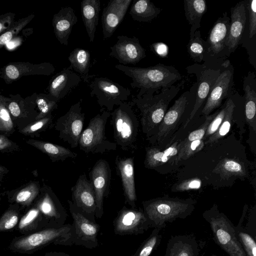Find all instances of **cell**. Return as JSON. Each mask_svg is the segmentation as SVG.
Segmentation results:
<instances>
[{"label": "cell", "instance_id": "6da1fadb", "mask_svg": "<svg viewBox=\"0 0 256 256\" xmlns=\"http://www.w3.org/2000/svg\"><path fill=\"white\" fill-rule=\"evenodd\" d=\"M115 68L132 80V88L140 90L136 96L144 94H153L156 92L170 88L182 78L174 67L158 64L148 68L131 67L118 64Z\"/></svg>", "mask_w": 256, "mask_h": 256}, {"label": "cell", "instance_id": "7a4b0ae2", "mask_svg": "<svg viewBox=\"0 0 256 256\" xmlns=\"http://www.w3.org/2000/svg\"><path fill=\"white\" fill-rule=\"evenodd\" d=\"M180 90V86L174 85L157 94H144L132 100L140 112L142 130L147 138L156 134L170 102Z\"/></svg>", "mask_w": 256, "mask_h": 256}, {"label": "cell", "instance_id": "3957f363", "mask_svg": "<svg viewBox=\"0 0 256 256\" xmlns=\"http://www.w3.org/2000/svg\"><path fill=\"white\" fill-rule=\"evenodd\" d=\"M196 204V201L192 198H158L143 202V211L150 228L161 230L168 222L190 216L194 210Z\"/></svg>", "mask_w": 256, "mask_h": 256}, {"label": "cell", "instance_id": "277c9868", "mask_svg": "<svg viewBox=\"0 0 256 256\" xmlns=\"http://www.w3.org/2000/svg\"><path fill=\"white\" fill-rule=\"evenodd\" d=\"M202 216L210 226L215 242L230 256H246L237 237L235 227L216 204L204 211Z\"/></svg>", "mask_w": 256, "mask_h": 256}, {"label": "cell", "instance_id": "5b68a950", "mask_svg": "<svg viewBox=\"0 0 256 256\" xmlns=\"http://www.w3.org/2000/svg\"><path fill=\"white\" fill-rule=\"evenodd\" d=\"M114 142L124 151L136 148L139 122L132 106L124 102L110 112Z\"/></svg>", "mask_w": 256, "mask_h": 256}, {"label": "cell", "instance_id": "8992f818", "mask_svg": "<svg viewBox=\"0 0 256 256\" xmlns=\"http://www.w3.org/2000/svg\"><path fill=\"white\" fill-rule=\"evenodd\" d=\"M110 116V112L103 110L90 120L78 140L81 150L86 153L104 154L116 149V144L110 141L105 135L106 124Z\"/></svg>", "mask_w": 256, "mask_h": 256}, {"label": "cell", "instance_id": "52a82bcc", "mask_svg": "<svg viewBox=\"0 0 256 256\" xmlns=\"http://www.w3.org/2000/svg\"><path fill=\"white\" fill-rule=\"evenodd\" d=\"M91 96L96 98L98 104L110 112L128 100L130 90L104 77H95L88 84Z\"/></svg>", "mask_w": 256, "mask_h": 256}, {"label": "cell", "instance_id": "ba28073f", "mask_svg": "<svg viewBox=\"0 0 256 256\" xmlns=\"http://www.w3.org/2000/svg\"><path fill=\"white\" fill-rule=\"evenodd\" d=\"M85 114L82 112L80 101L72 104L69 110L57 120L56 128L60 137L72 148L78 146L82 132Z\"/></svg>", "mask_w": 256, "mask_h": 256}, {"label": "cell", "instance_id": "9c48e42d", "mask_svg": "<svg viewBox=\"0 0 256 256\" xmlns=\"http://www.w3.org/2000/svg\"><path fill=\"white\" fill-rule=\"evenodd\" d=\"M70 210L74 219L72 226L73 244L94 248L98 246L97 236L99 226L84 216L70 200H68Z\"/></svg>", "mask_w": 256, "mask_h": 256}, {"label": "cell", "instance_id": "30bf717a", "mask_svg": "<svg viewBox=\"0 0 256 256\" xmlns=\"http://www.w3.org/2000/svg\"><path fill=\"white\" fill-rule=\"evenodd\" d=\"M189 94L188 92L183 93L167 110L156 134L147 138L150 143L162 146L172 136L187 106Z\"/></svg>", "mask_w": 256, "mask_h": 256}, {"label": "cell", "instance_id": "8fae6325", "mask_svg": "<svg viewBox=\"0 0 256 256\" xmlns=\"http://www.w3.org/2000/svg\"><path fill=\"white\" fill-rule=\"evenodd\" d=\"M114 231L120 235L144 234L150 228L148 220L143 210L124 206L114 221Z\"/></svg>", "mask_w": 256, "mask_h": 256}, {"label": "cell", "instance_id": "7c38bea8", "mask_svg": "<svg viewBox=\"0 0 256 256\" xmlns=\"http://www.w3.org/2000/svg\"><path fill=\"white\" fill-rule=\"evenodd\" d=\"M89 176L95 194L96 206L95 216L100 218L103 214L104 198L107 197L110 193L111 170L107 161L103 159L98 160Z\"/></svg>", "mask_w": 256, "mask_h": 256}, {"label": "cell", "instance_id": "4fadbf2b", "mask_svg": "<svg viewBox=\"0 0 256 256\" xmlns=\"http://www.w3.org/2000/svg\"><path fill=\"white\" fill-rule=\"evenodd\" d=\"M116 42L110 46L109 55L121 64H136L146 56V51L137 38L118 36Z\"/></svg>", "mask_w": 256, "mask_h": 256}, {"label": "cell", "instance_id": "5bb4252c", "mask_svg": "<svg viewBox=\"0 0 256 256\" xmlns=\"http://www.w3.org/2000/svg\"><path fill=\"white\" fill-rule=\"evenodd\" d=\"M72 203L86 217L94 220L96 210L94 192L86 174H81L71 188Z\"/></svg>", "mask_w": 256, "mask_h": 256}, {"label": "cell", "instance_id": "9a60e30c", "mask_svg": "<svg viewBox=\"0 0 256 256\" xmlns=\"http://www.w3.org/2000/svg\"><path fill=\"white\" fill-rule=\"evenodd\" d=\"M54 240L64 244H72V225L65 224L58 228L48 229L32 234L16 244L18 248L29 250Z\"/></svg>", "mask_w": 256, "mask_h": 256}, {"label": "cell", "instance_id": "2e32d148", "mask_svg": "<svg viewBox=\"0 0 256 256\" xmlns=\"http://www.w3.org/2000/svg\"><path fill=\"white\" fill-rule=\"evenodd\" d=\"M55 68L50 62L33 64L28 62L9 63L0 69V78L10 84L23 76L30 75L50 76Z\"/></svg>", "mask_w": 256, "mask_h": 256}, {"label": "cell", "instance_id": "e0dca14e", "mask_svg": "<svg viewBox=\"0 0 256 256\" xmlns=\"http://www.w3.org/2000/svg\"><path fill=\"white\" fill-rule=\"evenodd\" d=\"M132 0H112L104 8L102 16L104 40L111 37L122 21Z\"/></svg>", "mask_w": 256, "mask_h": 256}, {"label": "cell", "instance_id": "ac0fdd59", "mask_svg": "<svg viewBox=\"0 0 256 256\" xmlns=\"http://www.w3.org/2000/svg\"><path fill=\"white\" fill-rule=\"evenodd\" d=\"M81 81L80 76L72 70L70 66L65 68L50 80L48 94L58 102L78 86Z\"/></svg>", "mask_w": 256, "mask_h": 256}, {"label": "cell", "instance_id": "d6986e66", "mask_svg": "<svg viewBox=\"0 0 256 256\" xmlns=\"http://www.w3.org/2000/svg\"><path fill=\"white\" fill-rule=\"evenodd\" d=\"M117 172L120 176L126 202L132 208L136 207V196L134 182V158H122L117 156L116 158Z\"/></svg>", "mask_w": 256, "mask_h": 256}, {"label": "cell", "instance_id": "ffe728a7", "mask_svg": "<svg viewBox=\"0 0 256 256\" xmlns=\"http://www.w3.org/2000/svg\"><path fill=\"white\" fill-rule=\"evenodd\" d=\"M246 2L238 3L230 9V24L225 46L234 52L236 48L244 30L246 22Z\"/></svg>", "mask_w": 256, "mask_h": 256}, {"label": "cell", "instance_id": "44dd1931", "mask_svg": "<svg viewBox=\"0 0 256 256\" xmlns=\"http://www.w3.org/2000/svg\"><path fill=\"white\" fill-rule=\"evenodd\" d=\"M78 21L74 10L70 6L62 8L58 12L54 15L52 20L54 32L60 44H68L72 27Z\"/></svg>", "mask_w": 256, "mask_h": 256}, {"label": "cell", "instance_id": "7402d4cb", "mask_svg": "<svg viewBox=\"0 0 256 256\" xmlns=\"http://www.w3.org/2000/svg\"><path fill=\"white\" fill-rule=\"evenodd\" d=\"M232 72L227 69L220 72L212 87L202 114L205 116L210 115L214 109L220 106L226 96L232 77Z\"/></svg>", "mask_w": 256, "mask_h": 256}, {"label": "cell", "instance_id": "603a6c76", "mask_svg": "<svg viewBox=\"0 0 256 256\" xmlns=\"http://www.w3.org/2000/svg\"><path fill=\"white\" fill-rule=\"evenodd\" d=\"M200 251L194 236L176 235L168 240L164 256H198Z\"/></svg>", "mask_w": 256, "mask_h": 256}, {"label": "cell", "instance_id": "cb8c5ba5", "mask_svg": "<svg viewBox=\"0 0 256 256\" xmlns=\"http://www.w3.org/2000/svg\"><path fill=\"white\" fill-rule=\"evenodd\" d=\"M220 70L206 69L201 74L198 88L196 102L190 116L186 122L185 128L193 118L194 115L201 107L203 102L208 96L212 87L220 74Z\"/></svg>", "mask_w": 256, "mask_h": 256}, {"label": "cell", "instance_id": "d4e9b609", "mask_svg": "<svg viewBox=\"0 0 256 256\" xmlns=\"http://www.w3.org/2000/svg\"><path fill=\"white\" fill-rule=\"evenodd\" d=\"M82 21L90 42H94L100 10V0H84L81 2Z\"/></svg>", "mask_w": 256, "mask_h": 256}, {"label": "cell", "instance_id": "484cf974", "mask_svg": "<svg viewBox=\"0 0 256 256\" xmlns=\"http://www.w3.org/2000/svg\"><path fill=\"white\" fill-rule=\"evenodd\" d=\"M230 24V18L225 12L222 16L218 18L211 30L208 40L214 54L218 53L224 48Z\"/></svg>", "mask_w": 256, "mask_h": 256}, {"label": "cell", "instance_id": "4316f807", "mask_svg": "<svg viewBox=\"0 0 256 256\" xmlns=\"http://www.w3.org/2000/svg\"><path fill=\"white\" fill-rule=\"evenodd\" d=\"M72 69L78 73L82 80L84 82L89 84L94 75L89 74L90 62V54L88 50L76 48L70 54L68 57Z\"/></svg>", "mask_w": 256, "mask_h": 256}, {"label": "cell", "instance_id": "83f0119b", "mask_svg": "<svg viewBox=\"0 0 256 256\" xmlns=\"http://www.w3.org/2000/svg\"><path fill=\"white\" fill-rule=\"evenodd\" d=\"M185 16L188 24L192 25L190 40L192 39L196 29L200 27L201 18L206 10L204 0H184Z\"/></svg>", "mask_w": 256, "mask_h": 256}, {"label": "cell", "instance_id": "f1b7e54d", "mask_svg": "<svg viewBox=\"0 0 256 256\" xmlns=\"http://www.w3.org/2000/svg\"><path fill=\"white\" fill-rule=\"evenodd\" d=\"M130 10L132 18L139 22H148L160 13V8L149 0H132Z\"/></svg>", "mask_w": 256, "mask_h": 256}, {"label": "cell", "instance_id": "f546056e", "mask_svg": "<svg viewBox=\"0 0 256 256\" xmlns=\"http://www.w3.org/2000/svg\"><path fill=\"white\" fill-rule=\"evenodd\" d=\"M225 106L226 110L224 120L218 130L208 138L205 143L206 144H212L218 142L230 131L232 124L234 112L236 106L232 100L230 98H229L226 101Z\"/></svg>", "mask_w": 256, "mask_h": 256}, {"label": "cell", "instance_id": "4dcf8cb0", "mask_svg": "<svg viewBox=\"0 0 256 256\" xmlns=\"http://www.w3.org/2000/svg\"><path fill=\"white\" fill-rule=\"evenodd\" d=\"M245 116L246 122L250 128L256 131V92L249 85L244 88Z\"/></svg>", "mask_w": 256, "mask_h": 256}, {"label": "cell", "instance_id": "1f68e13d", "mask_svg": "<svg viewBox=\"0 0 256 256\" xmlns=\"http://www.w3.org/2000/svg\"><path fill=\"white\" fill-rule=\"evenodd\" d=\"M40 146L41 150L48 154L54 161H63L67 158H74L77 156L76 153L60 146L42 142Z\"/></svg>", "mask_w": 256, "mask_h": 256}, {"label": "cell", "instance_id": "d6a6232c", "mask_svg": "<svg viewBox=\"0 0 256 256\" xmlns=\"http://www.w3.org/2000/svg\"><path fill=\"white\" fill-rule=\"evenodd\" d=\"M144 166L148 168H155L167 162H172V159L166 156L163 150L156 147L146 148Z\"/></svg>", "mask_w": 256, "mask_h": 256}, {"label": "cell", "instance_id": "836d02e7", "mask_svg": "<svg viewBox=\"0 0 256 256\" xmlns=\"http://www.w3.org/2000/svg\"><path fill=\"white\" fill-rule=\"evenodd\" d=\"M34 16V14H30L14 21L8 29L0 34V49L16 38L20 32L32 20Z\"/></svg>", "mask_w": 256, "mask_h": 256}, {"label": "cell", "instance_id": "e575fe53", "mask_svg": "<svg viewBox=\"0 0 256 256\" xmlns=\"http://www.w3.org/2000/svg\"><path fill=\"white\" fill-rule=\"evenodd\" d=\"M160 230L159 228H154L149 237L132 256H149L160 244L162 238Z\"/></svg>", "mask_w": 256, "mask_h": 256}, {"label": "cell", "instance_id": "d590c367", "mask_svg": "<svg viewBox=\"0 0 256 256\" xmlns=\"http://www.w3.org/2000/svg\"><path fill=\"white\" fill-rule=\"evenodd\" d=\"M220 174L228 178L231 176L242 177L245 174L244 166L236 160L228 158L224 160L218 166Z\"/></svg>", "mask_w": 256, "mask_h": 256}, {"label": "cell", "instance_id": "8d00e7d4", "mask_svg": "<svg viewBox=\"0 0 256 256\" xmlns=\"http://www.w3.org/2000/svg\"><path fill=\"white\" fill-rule=\"evenodd\" d=\"M36 102L40 114L38 118H44L54 108L58 107V102L54 100L49 94H40L36 96Z\"/></svg>", "mask_w": 256, "mask_h": 256}, {"label": "cell", "instance_id": "74e56055", "mask_svg": "<svg viewBox=\"0 0 256 256\" xmlns=\"http://www.w3.org/2000/svg\"><path fill=\"white\" fill-rule=\"evenodd\" d=\"M194 38L188 44V52L195 61L200 62L204 58V46L199 31H196Z\"/></svg>", "mask_w": 256, "mask_h": 256}, {"label": "cell", "instance_id": "f35d334b", "mask_svg": "<svg viewBox=\"0 0 256 256\" xmlns=\"http://www.w3.org/2000/svg\"><path fill=\"white\" fill-rule=\"evenodd\" d=\"M237 237L246 256H256V243L254 239L238 226L235 227Z\"/></svg>", "mask_w": 256, "mask_h": 256}, {"label": "cell", "instance_id": "ab89813d", "mask_svg": "<svg viewBox=\"0 0 256 256\" xmlns=\"http://www.w3.org/2000/svg\"><path fill=\"white\" fill-rule=\"evenodd\" d=\"M204 146V139L193 141L186 146L180 148L178 154L175 158L173 162L177 164L180 161L189 158L192 155L202 150Z\"/></svg>", "mask_w": 256, "mask_h": 256}, {"label": "cell", "instance_id": "60d3db41", "mask_svg": "<svg viewBox=\"0 0 256 256\" xmlns=\"http://www.w3.org/2000/svg\"><path fill=\"white\" fill-rule=\"evenodd\" d=\"M12 126L13 124L6 107L4 96H0V130L9 131Z\"/></svg>", "mask_w": 256, "mask_h": 256}, {"label": "cell", "instance_id": "b9f144b4", "mask_svg": "<svg viewBox=\"0 0 256 256\" xmlns=\"http://www.w3.org/2000/svg\"><path fill=\"white\" fill-rule=\"evenodd\" d=\"M226 110L224 105L222 108L218 112L216 116L210 123L203 139L208 138L218 130L224 118Z\"/></svg>", "mask_w": 256, "mask_h": 256}, {"label": "cell", "instance_id": "7bdbcfd3", "mask_svg": "<svg viewBox=\"0 0 256 256\" xmlns=\"http://www.w3.org/2000/svg\"><path fill=\"white\" fill-rule=\"evenodd\" d=\"M246 7L248 11L249 36L252 38L256 33V0H249Z\"/></svg>", "mask_w": 256, "mask_h": 256}, {"label": "cell", "instance_id": "ee69618b", "mask_svg": "<svg viewBox=\"0 0 256 256\" xmlns=\"http://www.w3.org/2000/svg\"><path fill=\"white\" fill-rule=\"evenodd\" d=\"M200 186L201 182L199 179L191 178L176 184L174 186V190L178 192L198 189Z\"/></svg>", "mask_w": 256, "mask_h": 256}, {"label": "cell", "instance_id": "f6af8a7d", "mask_svg": "<svg viewBox=\"0 0 256 256\" xmlns=\"http://www.w3.org/2000/svg\"><path fill=\"white\" fill-rule=\"evenodd\" d=\"M15 14L9 12L0 15V34L8 29L14 22Z\"/></svg>", "mask_w": 256, "mask_h": 256}, {"label": "cell", "instance_id": "bcb514c9", "mask_svg": "<svg viewBox=\"0 0 256 256\" xmlns=\"http://www.w3.org/2000/svg\"><path fill=\"white\" fill-rule=\"evenodd\" d=\"M151 48L160 56H164L167 55L168 52V48L162 42H157L153 44L151 46Z\"/></svg>", "mask_w": 256, "mask_h": 256}, {"label": "cell", "instance_id": "7dc6e473", "mask_svg": "<svg viewBox=\"0 0 256 256\" xmlns=\"http://www.w3.org/2000/svg\"><path fill=\"white\" fill-rule=\"evenodd\" d=\"M38 210H30L28 213L21 220L20 224V228H23L30 223L38 215Z\"/></svg>", "mask_w": 256, "mask_h": 256}, {"label": "cell", "instance_id": "c3c4849f", "mask_svg": "<svg viewBox=\"0 0 256 256\" xmlns=\"http://www.w3.org/2000/svg\"><path fill=\"white\" fill-rule=\"evenodd\" d=\"M32 194V192L26 189L20 192L16 196V200L19 202H24L28 200Z\"/></svg>", "mask_w": 256, "mask_h": 256}, {"label": "cell", "instance_id": "681fc988", "mask_svg": "<svg viewBox=\"0 0 256 256\" xmlns=\"http://www.w3.org/2000/svg\"><path fill=\"white\" fill-rule=\"evenodd\" d=\"M18 216L16 215H12L6 219L4 222V228L5 229L12 228L18 222Z\"/></svg>", "mask_w": 256, "mask_h": 256}, {"label": "cell", "instance_id": "f907efd6", "mask_svg": "<svg viewBox=\"0 0 256 256\" xmlns=\"http://www.w3.org/2000/svg\"><path fill=\"white\" fill-rule=\"evenodd\" d=\"M21 40L20 38H17L16 39V37L13 38L12 40H10L6 46L8 49H12L18 46H19L20 44Z\"/></svg>", "mask_w": 256, "mask_h": 256}, {"label": "cell", "instance_id": "816d5d0a", "mask_svg": "<svg viewBox=\"0 0 256 256\" xmlns=\"http://www.w3.org/2000/svg\"><path fill=\"white\" fill-rule=\"evenodd\" d=\"M9 141L4 138L0 137V150L7 147L9 145Z\"/></svg>", "mask_w": 256, "mask_h": 256}, {"label": "cell", "instance_id": "f5cc1de1", "mask_svg": "<svg viewBox=\"0 0 256 256\" xmlns=\"http://www.w3.org/2000/svg\"><path fill=\"white\" fill-rule=\"evenodd\" d=\"M4 168L0 166V174H2V173H4Z\"/></svg>", "mask_w": 256, "mask_h": 256}, {"label": "cell", "instance_id": "db71d44e", "mask_svg": "<svg viewBox=\"0 0 256 256\" xmlns=\"http://www.w3.org/2000/svg\"><path fill=\"white\" fill-rule=\"evenodd\" d=\"M211 256H216V255H215V254H212V255H211Z\"/></svg>", "mask_w": 256, "mask_h": 256}, {"label": "cell", "instance_id": "11a10c76", "mask_svg": "<svg viewBox=\"0 0 256 256\" xmlns=\"http://www.w3.org/2000/svg\"></svg>", "mask_w": 256, "mask_h": 256}]
</instances>
